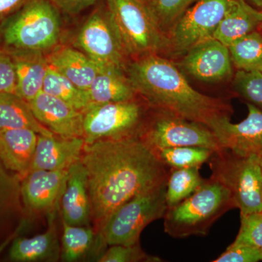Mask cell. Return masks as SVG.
<instances>
[{
    "label": "cell",
    "instance_id": "cell-19",
    "mask_svg": "<svg viewBox=\"0 0 262 262\" xmlns=\"http://www.w3.org/2000/svg\"><path fill=\"white\" fill-rule=\"evenodd\" d=\"M56 210L48 213V227L44 233L32 237H15L9 251L11 261H55L61 256V248L56 225Z\"/></svg>",
    "mask_w": 262,
    "mask_h": 262
},
{
    "label": "cell",
    "instance_id": "cell-5",
    "mask_svg": "<svg viewBox=\"0 0 262 262\" xmlns=\"http://www.w3.org/2000/svg\"><path fill=\"white\" fill-rule=\"evenodd\" d=\"M167 179L124 203L108 217L98 232L105 246L140 244L144 228L163 219L166 211Z\"/></svg>",
    "mask_w": 262,
    "mask_h": 262
},
{
    "label": "cell",
    "instance_id": "cell-33",
    "mask_svg": "<svg viewBox=\"0 0 262 262\" xmlns=\"http://www.w3.org/2000/svg\"><path fill=\"white\" fill-rule=\"evenodd\" d=\"M98 257L99 262H161L158 256H150L141 248L140 244L125 246L113 245Z\"/></svg>",
    "mask_w": 262,
    "mask_h": 262
},
{
    "label": "cell",
    "instance_id": "cell-21",
    "mask_svg": "<svg viewBox=\"0 0 262 262\" xmlns=\"http://www.w3.org/2000/svg\"><path fill=\"white\" fill-rule=\"evenodd\" d=\"M261 24V10L256 9L246 0H234L213 38L228 47L237 39L258 30Z\"/></svg>",
    "mask_w": 262,
    "mask_h": 262
},
{
    "label": "cell",
    "instance_id": "cell-22",
    "mask_svg": "<svg viewBox=\"0 0 262 262\" xmlns=\"http://www.w3.org/2000/svg\"><path fill=\"white\" fill-rule=\"evenodd\" d=\"M8 53L13 58L16 74L15 94L29 102L42 91L43 83L50 67L47 55L29 52Z\"/></svg>",
    "mask_w": 262,
    "mask_h": 262
},
{
    "label": "cell",
    "instance_id": "cell-26",
    "mask_svg": "<svg viewBox=\"0 0 262 262\" xmlns=\"http://www.w3.org/2000/svg\"><path fill=\"white\" fill-rule=\"evenodd\" d=\"M232 65L237 70L262 72V33H250L228 46Z\"/></svg>",
    "mask_w": 262,
    "mask_h": 262
},
{
    "label": "cell",
    "instance_id": "cell-8",
    "mask_svg": "<svg viewBox=\"0 0 262 262\" xmlns=\"http://www.w3.org/2000/svg\"><path fill=\"white\" fill-rule=\"evenodd\" d=\"M150 110L149 103L139 96L127 101L91 105L83 112L84 143L139 139Z\"/></svg>",
    "mask_w": 262,
    "mask_h": 262
},
{
    "label": "cell",
    "instance_id": "cell-38",
    "mask_svg": "<svg viewBox=\"0 0 262 262\" xmlns=\"http://www.w3.org/2000/svg\"><path fill=\"white\" fill-rule=\"evenodd\" d=\"M29 0H0V26Z\"/></svg>",
    "mask_w": 262,
    "mask_h": 262
},
{
    "label": "cell",
    "instance_id": "cell-31",
    "mask_svg": "<svg viewBox=\"0 0 262 262\" xmlns=\"http://www.w3.org/2000/svg\"><path fill=\"white\" fill-rule=\"evenodd\" d=\"M198 0H145L155 23L166 35L176 22Z\"/></svg>",
    "mask_w": 262,
    "mask_h": 262
},
{
    "label": "cell",
    "instance_id": "cell-2",
    "mask_svg": "<svg viewBox=\"0 0 262 262\" xmlns=\"http://www.w3.org/2000/svg\"><path fill=\"white\" fill-rule=\"evenodd\" d=\"M125 73L137 94L151 107L166 110L208 127L220 117L232 114L227 100L193 89L178 67L161 55L130 60Z\"/></svg>",
    "mask_w": 262,
    "mask_h": 262
},
{
    "label": "cell",
    "instance_id": "cell-30",
    "mask_svg": "<svg viewBox=\"0 0 262 262\" xmlns=\"http://www.w3.org/2000/svg\"><path fill=\"white\" fill-rule=\"evenodd\" d=\"M213 150L200 146H177L154 151L158 159L170 168H201L208 163Z\"/></svg>",
    "mask_w": 262,
    "mask_h": 262
},
{
    "label": "cell",
    "instance_id": "cell-12",
    "mask_svg": "<svg viewBox=\"0 0 262 262\" xmlns=\"http://www.w3.org/2000/svg\"><path fill=\"white\" fill-rule=\"evenodd\" d=\"M179 65L188 75L201 82H225L234 76L228 47L213 37L193 46L183 55Z\"/></svg>",
    "mask_w": 262,
    "mask_h": 262
},
{
    "label": "cell",
    "instance_id": "cell-42",
    "mask_svg": "<svg viewBox=\"0 0 262 262\" xmlns=\"http://www.w3.org/2000/svg\"><path fill=\"white\" fill-rule=\"evenodd\" d=\"M262 10V9H261ZM258 30L259 31H261V33H262V24H261V26H260V27H259V29H258Z\"/></svg>",
    "mask_w": 262,
    "mask_h": 262
},
{
    "label": "cell",
    "instance_id": "cell-25",
    "mask_svg": "<svg viewBox=\"0 0 262 262\" xmlns=\"http://www.w3.org/2000/svg\"><path fill=\"white\" fill-rule=\"evenodd\" d=\"M61 258L62 261H81L92 251L95 243L101 242L91 226L72 225L62 220Z\"/></svg>",
    "mask_w": 262,
    "mask_h": 262
},
{
    "label": "cell",
    "instance_id": "cell-29",
    "mask_svg": "<svg viewBox=\"0 0 262 262\" xmlns=\"http://www.w3.org/2000/svg\"><path fill=\"white\" fill-rule=\"evenodd\" d=\"M20 183L18 174L9 171L0 160V223L23 213Z\"/></svg>",
    "mask_w": 262,
    "mask_h": 262
},
{
    "label": "cell",
    "instance_id": "cell-17",
    "mask_svg": "<svg viewBox=\"0 0 262 262\" xmlns=\"http://www.w3.org/2000/svg\"><path fill=\"white\" fill-rule=\"evenodd\" d=\"M84 145L83 138L38 135L37 146L29 171L70 168L80 160Z\"/></svg>",
    "mask_w": 262,
    "mask_h": 262
},
{
    "label": "cell",
    "instance_id": "cell-11",
    "mask_svg": "<svg viewBox=\"0 0 262 262\" xmlns=\"http://www.w3.org/2000/svg\"><path fill=\"white\" fill-rule=\"evenodd\" d=\"M234 0H198L167 33L165 55L185 54L193 46L213 37Z\"/></svg>",
    "mask_w": 262,
    "mask_h": 262
},
{
    "label": "cell",
    "instance_id": "cell-9",
    "mask_svg": "<svg viewBox=\"0 0 262 262\" xmlns=\"http://www.w3.org/2000/svg\"><path fill=\"white\" fill-rule=\"evenodd\" d=\"M141 139L151 151L177 146H200L217 151L222 149L208 126L175 114L151 107Z\"/></svg>",
    "mask_w": 262,
    "mask_h": 262
},
{
    "label": "cell",
    "instance_id": "cell-24",
    "mask_svg": "<svg viewBox=\"0 0 262 262\" xmlns=\"http://www.w3.org/2000/svg\"><path fill=\"white\" fill-rule=\"evenodd\" d=\"M28 128L39 135L56 136L34 116L28 101L13 93H0V130Z\"/></svg>",
    "mask_w": 262,
    "mask_h": 262
},
{
    "label": "cell",
    "instance_id": "cell-6",
    "mask_svg": "<svg viewBox=\"0 0 262 262\" xmlns=\"http://www.w3.org/2000/svg\"><path fill=\"white\" fill-rule=\"evenodd\" d=\"M211 177L232 193L241 214L262 212V168L258 155L241 156L228 149L213 151L208 161Z\"/></svg>",
    "mask_w": 262,
    "mask_h": 262
},
{
    "label": "cell",
    "instance_id": "cell-35",
    "mask_svg": "<svg viewBox=\"0 0 262 262\" xmlns=\"http://www.w3.org/2000/svg\"><path fill=\"white\" fill-rule=\"evenodd\" d=\"M262 261L261 251L258 248L241 244L232 243L225 252L213 262H258Z\"/></svg>",
    "mask_w": 262,
    "mask_h": 262
},
{
    "label": "cell",
    "instance_id": "cell-1",
    "mask_svg": "<svg viewBox=\"0 0 262 262\" xmlns=\"http://www.w3.org/2000/svg\"><path fill=\"white\" fill-rule=\"evenodd\" d=\"M80 160L97 233L117 208L168 177L166 167L139 138L84 143Z\"/></svg>",
    "mask_w": 262,
    "mask_h": 262
},
{
    "label": "cell",
    "instance_id": "cell-7",
    "mask_svg": "<svg viewBox=\"0 0 262 262\" xmlns=\"http://www.w3.org/2000/svg\"><path fill=\"white\" fill-rule=\"evenodd\" d=\"M130 60L150 54L165 55L167 37L141 0H105Z\"/></svg>",
    "mask_w": 262,
    "mask_h": 262
},
{
    "label": "cell",
    "instance_id": "cell-16",
    "mask_svg": "<svg viewBox=\"0 0 262 262\" xmlns=\"http://www.w3.org/2000/svg\"><path fill=\"white\" fill-rule=\"evenodd\" d=\"M59 203L62 220L72 225L91 226L87 173L80 159L70 166Z\"/></svg>",
    "mask_w": 262,
    "mask_h": 262
},
{
    "label": "cell",
    "instance_id": "cell-20",
    "mask_svg": "<svg viewBox=\"0 0 262 262\" xmlns=\"http://www.w3.org/2000/svg\"><path fill=\"white\" fill-rule=\"evenodd\" d=\"M47 59L51 67L86 92L100 70L87 55L72 46L58 45Z\"/></svg>",
    "mask_w": 262,
    "mask_h": 262
},
{
    "label": "cell",
    "instance_id": "cell-14",
    "mask_svg": "<svg viewBox=\"0 0 262 262\" xmlns=\"http://www.w3.org/2000/svg\"><path fill=\"white\" fill-rule=\"evenodd\" d=\"M70 168L29 171L20 183L24 211L34 215L56 209Z\"/></svg>",
    "mask_w": 262,
    "mask_h": 262
},
{
    "label": "cell",
    "instance_id": "cell-41",
    "mask_svg": "<svg viewBox=\"0 0 262 262\" xmlns=\"http://www.w3.org/2000/svg\"><path fill=\"white\" fill-rule=\"evenodd\" d=\"M259 161H260V165H261V167L262 168V154L261 155H259Z\"/></svg>",
    "mask_w": 262,
    "mask_h": 262
},
{
    "label": "cell",
    "instance_id": "cell-43",
    "mask_svg": "<svg viewBox=\"0 0 262 262\" xmlns=\"http://www.w3.org/2000/svg\"><path fill=\"white\" fill-rule=\"evenodd\" d=\"M141 1L144 2L145 0H141Z\"/></svg>",
    "mask_w": 262,
    "mask_h": 262
},
{
    "label": "cell",
    "instance_id": "cell-40",
    "mask_svg": "<svg viewBox=\"0 0 262 262\" xmlns=\"http://www.w3.org/2000/svg\"><path fill=\"white\" fill-rule=\"evenodd\" d=\"M246 1L260 8V10L262 9V0H246Z\"/></svg>",
    "mask_w": 262,
    "mask_h": 262
},
{
    "label": "cell",
    "instance_id": "cell-28",
    "mask_svg": "<svg viewBox=\"0 0 262 262\" xmlns=\"http://www.w3.org/2000/svg\"><path fill=\"white\" fill-rule=\"evenodd\" d=\"M199 167L170 168L167 177V206H177L187 199L201 185L203 179Z\"/></svg>",
    "mask_w": 262,
    "mask_h": 262
},
{
    "label": "cell",
    "instance_id": "cell-27",
    "mask_svg": "<svg viewBox=\"0 0 262 262\" xmlns=\"http://www.w3.org/2000/svg\"><path fill=\"white\" fill-rule=\"evenodd\" d=\"M42 91L59 98L81 112H84L90 105L87 92L77 88L51 66L45 78Z\"/></svg>",
    "mask_w": 262,
    "mask_h": 262
},
{
    "label": "cell",
    "instance_id": "cell-15",
    "mask_svg": "<svg viewBox=\"0 0 262 262\" xmlns=\"http://www.w3.org/2000/svg\"><path fill=\"white\" fill-rule=\"evenodd\" d=\"M38 121L59 137L82 138L83 112L41 91L29 101Z\"/></svg>",
    "mask_w": 262,
    "mask_h": 262
},
{
    "label": "cell",
    "instance_id": "cell-37",
    "mask_svg": "<svg viewBox=\"0 0 262 262\" xmlns=\"http://www.w3.org/2000/svg\"><path fill=\"white\" fill-rule=\"evenodd\" d=\"M60 13L75 15L98 3L99 0H49Z\"/></svg>",
    "mask_w": 262,
    "mask_h": 262
},
{
    "label": "cell",
    "instance_id": "cell-32",
    "mask_svg": "<svg viewBox=\"0 0 262 262\" xmlns=\"http://www.w3.org/2000/svg\"><path fill=\"white\" fill-rule=\"evenodd\" d=\"M232 79L234 92L262 111V72L237 70Z\"/></svg>",
    "mask_w": 262,
    "mask_h": 262
},
{
    "label": "cell",
    "instance_id": "cell-10",
    "mask_svg": "<svg viewBox=\"0 0 262 262\" xmlns=\"http://www.w3.org/2000/svg\"><path fill=\"white\" fill-rule=\"evenodd\" d=\"M74 47L83 52L99 68L125 71L130 61L105 4L96 8L84 20L76 35Z\"/></svg>",
    "mask_w": 262,
    "mask_h": 262
},
{
    "label": "cell",
    "instance_id": "cell-23",
    "mask_svg": "<svg viewBox=\"0 0 262 262\" xmlns=\"http://www.w3.org/2000/svg\"><path fill=\"white\" fill-rule=\"evenodd\" d=\"M87 95L89 106L127 101L139 96L125 71L112 67L100 68Z\"/></svg>",
    "mask_w": 262,
    "mask_h": 262
},
{
    "label": "cell",
    "instance_id": "cell-18",
    "mask_svg": "<svg viewBox=\"0 0 262 262\" xmlns=\"http://www.w3.org/2000/svg\"><path fill=\"white\" fill-rule=\"evenodd\" d=\"M39 134L28 128L0 130V160L23 179L29 173Z\"/></svg>",
    "mask_w": 262,
    "mask_h": 262
},
{
    "label": "cell",
    "instance_id": "cell-3",
    "mask_svg": "<svg viewBox=\"0 0 262 262\" xmlns=\"http://www.w3.org/2000/svg\"><path fill=\"white\" fill-rule=\"evenodd\" d=\"M61 35L60 11L49 0H29L0 26V47L47 55Z\"/></svg>",
    "mask_w": 262,
    "mask_h": 262
},
{
    "label": "cell",
    "instance_id": "cell-34",
    "mask_svg": "<svg viewBox=\"0 0 262 262\" xmlns=\"http://www.w3.org/2000/svg\"><path fill=\"white\" fill-rule=\"evenodd\" d=\"M234 242L262 249V212L241 214V227Z\"/></svg>",
    "mask_w": 262,
    "mask_h": 262
},
{
    "label": "cell",
    "instance_id": "cell-36",
    "mask_svg": "<svg viewBox=\"0 0 262 262\" xmlns=\"http://www.w3.org/2000/svg\"><path fill=\"white\" fill-rule=\"evenodd\" d=\"M16 91V74L13 58L8 51L0 47V93Z\"/></svg>",
    "mask_w": 262,
    "mask_h": 262
},
{
    "label": "cell",
    "instance_id": "cell-4",
    "mask_svg": "<svg viewBox=\"0 0 262 262\" xmlns=\"http://www.w3.org/2000/svg\"><path fill=\"white\" fill-rule=\"evenodd\" d=\"M233 208L236 206L228 188L211 177L203 179L187 199L167 208L164 230L175 238L203 237L219 219Z\"/></svg>",
    "mask_w": 262,
    "mask_h": 262
},
{
    "label": "cell",
    "instance_id": "cell-13",
    "mask_svg": "<svg viewBox=\"0 0 262 262\" xmlns=\"http://www.w3.org/2000/svg\"><path fill=\"white\" fill-rule=\"evenodd\" d=\"M248 115L238 123L224 116L212 122L209 128L221 148L228 149L241 156L262 154V111L246 102Z\"/></svg>",
    "mask_w": 262,
    "mask_h": 262
},
{
    "label": "cell",
    "instance_id": "cell-44",
    "mask_svg": "<svg viewBox=\"0 0 262 262\" xmlns=\"http://www.w3.org/2000/svg\"><path fill=\"white\" fill-rule=\"evenodd\" d=\"M261 253H262V249L261 250Z\"/></svg>",
    "mask_w": 262,
    "mask_h": 262
},
{
    "label": "cell",
    "instance_id": "cell-39",
    "mask_svg": "<svg viewBox=\"0 0 262 262\" xmlns=\"http://www.w3.org/2000/svg\"><path fill=\"white\" fill-rule=\"evenodd\" d=\"M25 221L22 220L21 222H20V223L19 224L18 227H17L16 229H15L14 232H12V233L10 234V235L8 236V237H7V238L5 239L3 243H2V244H0V255H1L2 253H3V251H4L5 248L8 247V246H9L10 244H12V242H13V241H14L15 237H18L20 231H21L22 229H23L24 226V225H25Z\"/></svg>",
    "mask_w": 262,
    "mask_h": 262
}]
</instances>
